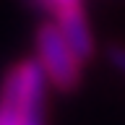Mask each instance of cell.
Masks as SVG:
<instances>
[{"mask_svg":"<svg viewBox=\"0 0 125 125\" xmlns=\"http://www.w3.org/2000/svg\"><path fill=\"white\" fill-rule=\"evenodd\" d=\"M50 86L37 57L16 62L0 86V125H44Z\"/></svg>","mask_w":125,"mask_h":125,"instance_id":"cell-1","label":"cell"},{"mask_svg":"<svg viewBox=\"0 0 125 125\" xmlns=\"http://www.w3.org/2000/svg\"><path fill=\"white\" fill-rule=\"evenodd\" d=\"M37 60L57 91H73L81 83L83 57L70 47L55 21H44L37 29Z\"/></svg>","mask_w":125,"mask_h":125,"instance_id":"cell-2","label":"cell"},{"mask_svg":"<svg viewBox=\"0 0 125 125\" xmlns=\"http://www.w3.org/2000/svg\"><path fill=\"white\" fill-rule=\"evenodd\" d=\"M52 21L60 26V31L65 34V39L70 42V47L76 50L83 60H89L96 50L89 18L83 13V5H73V8H62L57 13H52Z\"/></svg>","mask_w":125,"mask_h":125,"instance_id":"cell-3","label":"cell"},{"mask_svg":"<svg viewBox=\"0 0 125 125\" xmlns=\"http://www.w3.org/2000/svg\"><path fill=\"white\" fill-rule=\"evenodd\" d=\"M44 8H50L52 13L62 10V8H73V5H83V0H42Z\"/></svg>","mask_w":125,"mask_h":125,"instance_id":"cell-4","label":"cell"},{"mask_svg":"<svg viewBox=\"0 0 125 125\" xmlns=\"http://www.w3.org/2000/svg\"><path fill=\"white\" fill-rule=\"evenodd\" d=\"M109 60H112V65L125 76V47H112V50H109Z\"/></svg>","mask_w":125,"mask_h":125,"instance_id":"cell-5","label":"cell"}]
</instances>
